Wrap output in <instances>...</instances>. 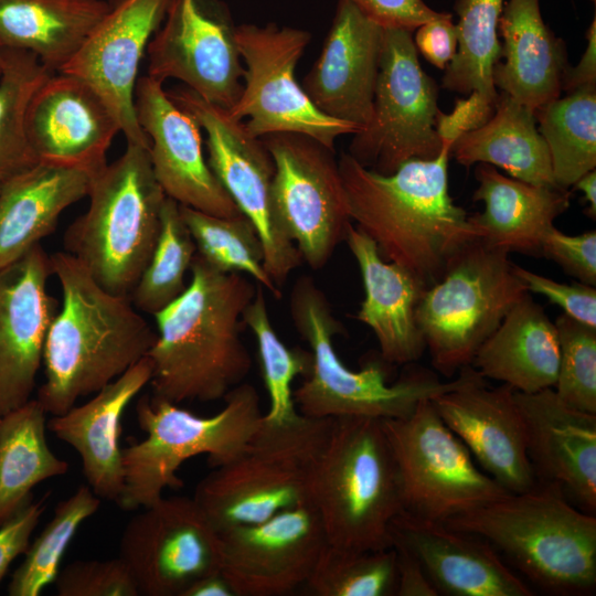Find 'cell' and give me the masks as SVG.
Instances as JSON below:
<instances>
[{
	"instance_id": "1",
	"label": "cell",
	"mask_w": 596,
	"mask_h": 596,
	"mask_svg": "<svg viewBox=\"0 0 596 596\" xmlns=\"http://www.w3.org/2000/svg\"><path fill=\"white\" fill-rule=\"evenodd\" d=\"M451 145L434 159H411L382 174L349 153L338 159L351 220L381 256L409 270L427 288L453 255L477 237L470 215L448 192Z\"/></svg>"
},
{
	"instance_id": "2",
	"label": "cell",
	"mask_w": 596,
	"mask_h": 596,
	"mask_svg": "<svg viewBox=\"0 0 596 596\" xmlns=\"http://www.w3.org/2000/svg\"><path fill=\"white\" fill-rule=\"evenodd\" d=\"M190 270L185 290L153 315L157 338L147 353L152 395L174 404L224 398L252 368L241 331L257 284L215 269L198 253Z\"/></svg>"
},
{
	"instance_id": "3",
	"label": "cell",
	"mask_w": 596,
	"mask_h": 596,
	"mask_svg": "<svg viewBox=\"0 0 596 596\" xmlns=\"http://www.w3.org/2000/svg\"><path fill=\"white\" fill-rule=\"evenodd\" d=\"M50 258L62 302L45 339L36 400L60 415L147 356L157 332L129 296L103 288L74 256L64 251Z\"/></svg>"
},
{
	"instance_id": "4",
	"label": "cell",
	"mask_w": 596,
	"mask_h": 596,
	"mask_svg": "<svg viewBox=\"0 0 596 596\" xmlns=\"http://www.w3.org/2000/svg\"><path fill=\"white\" fill-rule=\"evenodd\" d=\"M288 307L294 327L308 343L312 355L309 372L294 391L297 411L304 416L403 418L421 401L433 400L460 386L473 372L468 365L459 371L458 377L441 381L435 372L415 368L389 383V363L381 356L368 361L356 371L341 361L333 338L343 332V326L312 277L304 275L295 281Z\"/></svg>"
},
{
	"instance_id": "5",
	"label": "cell",
	"mask_w": 596,
	"mask_h": 596,
	"mask_svg": "<svg viewBox=\"0 0 596 596\" xmlns=\"http://www.w3.org/2000/svg\"><path fill=\"white\" fill-rule=\"evenodd\" d=\"M444 523L487 540L546 592L595 589L596 518L571 504L555 485L538 482Z\"/></svg>"
},
{
	"instance_id": "6",
	"label": "cell",
	"mask_w": 596,
	"mask_h": 596,
	"mask_svg": "<svg viewBox=\"0 0 596 596\" xmlns=\"http://www.w3.org/2000/svg\"><path fill=\"white\" fill-rule=\"evenodd\" d=\"M307 502L318 512L329 544L358 551L392 547L391 524L404 503L382 419H332L310 475Z\"/></svg>"
},
{
	"instance_id": "7",
	"label": "cell",
	"mask_w": 596,
	"mask_h": 596,
	"mask_svg": "<svg viewBox=\"0 0 596 596\" xmlns=\"http://www.w3.org/2000/svg\"><path fill=\"white\" fill-rule=\"evenodd\" d=\"M87 196V211L64 233V249L103 288L129 296L155 249L167 198L149 148L127 143L117 160L92 174Z\"/></svg>"
},
{
	"instance_id": "8",
	"label": "cell",
	"mask_w": 596,
	"mask_h": 596,
	"mask_svg": "<svg viewBox=\"0 0 596 596\" xmlns=\"http://www.w3.org/2000/svg\"><path fill=\"white\" fill-rule=\"evenodd\" d=\"M332 419L300 413L284 422L262 416L242 450L196 485L193 499L217 533L307 502L310 475Z\"/></svg>"
},
{
	"instance_id": "9",
	"label": "cell",
	"mask_w": 596,
	"mask_h": 596,
	"mask_svg": "<svg viewBox=\"0 0 596 596\" xmlns=\"http://www.w3.org/2000/svg\"><path fill=\"white\" fill-rule=\"evenodd\" d=\"M223 408L199 416L178 404L142 396L137 419L146 437L123 448L124 487L117 504L127 511L147 507L167 489H179L181 465L205 455L212 468L232 460L258 426L263 413L259 394L241 383L223 398Z\"/></svg>"
},
{
	"instance_id": "10",
	"label": "cell",
	"mask_w": 596,
	"mask_h": 596,
	"mask_svg": "<svg viewBox=\"0 0 596 596\" xmlns=\"http://www.w3.org/2000/svg\"><path fill=\"white\" fill-rule=\"evenodd\" d=\"M526 294L509 253L479 237L466 243L423 290L416 308L435 370L451 377L471 365L480 345Z\"/></svg>"
},
{
	"instance_id": "11",
	"label": "cell",
	"mask_w": 596,
	"mask_h": 596,
	"mask_svg": "<svg viewBox=\"0 0 596 596\" xmlns=\"http://www.w3.org/2000/svg\"><path fill=\"white\" fill-rule=\"evenodd\" d=\"M402 487L404 511L446 522L508 493L479 468L432 400L403 418L382 419Z\"/></svg>"
},
{
	"instance_id": "12",
	"label": "cell",
	"mask_w": 596,
	"mask_h": 596,
	"mask_svg": "<svg viewBox=\"0 0 596 596\" xmlns=\"http://www.w3.org/2000/svg\"><path fill=\"white\" fill-rule=\"evenodd\" d=\"M234 39L245 64L244 83L227 113L243 121L253 137L301 134L334 150L339 136L359 131L356 126L319 111L296 81V65L311 40L308 31L244 23L234 26Z\"/></svg>"
},
{
	"instance_id": "13",
	"label": "cell",
	"mask_w": 596,
	"mask_h": 596,
	"mask_svg": "<svg viewBox=\"0 0 596 596\" xmlns=\"http://www.w3.org/2000/svg\"><path fill=\"white\" fill-rule=\"evenodd\" d=\"M413 33L384 28L373 116L349 147L360 164L382 174L411 159H434L443 149L438 88L421 67Z\"/></svg>"
},
{
	"instance_id": "14",
	"label": "cell",
	"mask_w": 596,
	"mask_h": 596,
	"mask_svg": "<svg viewBox=\"0 0 596 596\" xmlns=\"http://www.w3.org/2000/svg\"><path fill=\"white\" fill-rule=\"evenodd\" d=\"M273 157L274 216L312 269L327 265L345 240L351 215L334 150L294 132L260 138Z\"/></svg>"
},
{
	"instance_id": "15",
	"label": "cell",
	"mask_w": 596,
	"mask_h": 596,
	"mask_svg": "<svg viewBox=\"0 0 596 596\" xmlns=\"http://www.w3.org/2000/svg\"><path fill=\"white\" fill-rule=\"evenodd\" d=\"M194 116L205 132L209 166L238 210L255 226L264 249L265 268L277 285L302 263L291 238L274 216L270 187L275 173L272 155L260 138L253 137L243 121L189 88L168 93Z\"/></svg>"
},
{
	"instance_id": "16",
	"label": "cell",
	"mask_w": 596,
	"mask_h": 596,
	"mask_svg": "<svg viewBox=\"0 0 596 596\" xmlns=\"http://www.w3.org/2000/svg\"><path fill=\"white\" fill-rule=\"evenodd\" d=\"M118 557L139 595L182 596L199 578L221 572V539L193 497L162 496L128 521Z\"/></svg>"
},
{
	"instance_id": "17",
	"label": "cell",
	"mask_w": 596,
	"mask_h": 596,
	"mask_svg": "<svg viewBox=\"0 0 596 596\" xmlns=\"http://www.w3.org/2000/svg\"><path fill=\"white\" fill-rule=\"evenodd\" d=\"M219 535L221 573L234 596H284L305 586L328 543L309 502Z\"/></svg>"
},
{
	"instance_id": "18",
	"label": "cell",
	"mask_w": 596,
	"mask_h": 596,
	"mask_svg": "<svg viewBox=\"0 0 596 596\" xmlns=\"http://www.w3.org/2000/svg\"><path fill=\"white\" fill-rule=\"evenodd\" d=\"M148 76L179 79L204 100L228 110L243 89L244 67L234 26L203 0H171L150 40Z\"/></svg>"
},
{
	"instance_id": "19",
	"label": "cell",
	"mask_w": 596,
	"mask_h": 596,
	"mask_svg": "<svg viewBox=\"0 0 596 596\" xmlns=\"http://www.w3.org/2000/svg\"><path fill=\"white\" fill-rule=\"evenodd\" d=\"M162 84L145 75L135 88L136 116L157 181L180 205L222 217L242 214L204 157L200 124Z\"/></svg>"
},
{
	"instance_id": "20",
	"label": "cell",
	"mask_w": 596,
	"mask_h": 596,
	"mask_svg": "<svg viewBox=\"0 0 596 596\" xmlns=\"http://www.w3.org/2000/svg\"><path fill=\"white\" fill-rule=\"evenodd\" d=\"M171 0H120L60 71L74 75L105 100L127 143L149 148L135 110L140 62L161 25Z\"/></svg>"
},
{
	"instance_id": "21",
	"label": "cell",
	"mask_w": 596,
	"mask_h": 596,
	"mask_svg": "<svg viewBox=\"0 0 596 596\" xmlns=\"http://www.w3.org/2000/svg\"><path fill=\"white\" fill-rule=\"evenodd\" d=\"M50 255L35 245L0 268V414L31 400L60 305L47 291Z\"/></svg>"
},
{
	"instance_id": "22",
	"label": "cell",
	"mask_w": 596,
	"mask_h": 596,
	"mask_svg": "<svg viewBox=\"0 0 596 596\" xmlns=\"http://www.w3.org/2000/svg\"><path fill=\"white\" fill-rule=\"evenodd\" d=\"M432 401L481 469L507 491L520 493L538 483L526 451L524 421L512 387L489 386L473 369L464 384Z\"/></svg>"
},
{
	"instance_id": "23",
	"label": "cell",
	"mask_w": 596,
	"mask_h": 596,
	"mask_svg": "<svg viewBox=\"0 0 596 596\" xmlns=\"http://www.w3.org/2000/svg\"><path fill=\"white\" fill-rule=\"evenodd\" d=\"M25 129L39 162L94 173L119 124L97 92L83 79L53 73L35 92L26 111Z\"/></svg>"
},
{
	"instance_id": "24",
	"label": "cell",
	"mask_w": 596,
	"mask_h": 596,
	"mask_svg": "<svg viewBox=\"0 0 596 596\" xmlns=\"http://www.w3.org/2000/svg\"><path fill=\"white\" fill-rule=\"evenodd\" d=\"M384 28L338 0L322 50L301 87L328 117L364 129L373 116Z\"/></svg>"
},
{
	"instance_id": "25",
	"label": "cell",
	"mask_w": 596,
	"mask_h": 596,
	"mask_svg": "<svg viewBox=\"0 0 596 596\" xmlns=\"http://www.w3.org/2000/svg\"><path fill=\"white\" fill-rule=\"evenodd\" d=\"M526 430V451L538 482L571 494L583 511L596 512V414L565 404L553 387L514 390Z\"/></svg>"
},
{
	"instance_id": "26",
	"label": "cell",
	"mask_w": 596,
	"mask_h": 596,
	"mask_svg": "<svg viewBox=\"0 0 596 596\" xmlns=\"http://www.w3.org/2000/svg\"><path fill=\"white\" fill-rule=\"evenodd\" d=\"M392 546L408 550L439 595L531 596L487 540L406 511L391 524Z\"/></svg>"
},
{
	"instance_id": "27",
	"label": "cell",
	"mask_w": 596,
	"mask_h": 596,
	"mask_svg": "<svg viewBox=\"0 0 596 596\" xmlns=\"http://www.w3.org/2000/svg\"><path fill=\"white\" fill-rule=\"evenodd\" d=\"M151 375V361L145 356L86 403L47 422L53 435L76 450L87 485L100 499L117 502L123 491L121 418Z\"/></svg>"
},
{
	"instance_id": "28",
	"label": "cell",
	"mask_w": 596,
	"mask_h": 596,
	"mask_svg": "<svg viewBox=\"0 0 596 596\" xmlns=\"http://www.w3.org/2000/svg\"><path fill=\"white\" fill-rule=\"evenodd\" d=\"M504 0H456L457 50L445 67L441 86L466 99H457L450 114L438 110L437 132L453 145L464 132L487 123L499 98L493 70L501 57L498 23Z\"/></svg>"
},
{
	"instance_id": "29",
	"label": "cell",
	"mask_w": 596,
	"mask_h": 596,
	"mask_svg": "<svg viewBox=\"0 0 596 596\" xmlns=\"http://www.w3.org/2000/svg\"><path fill=\"white\" fill-rule=\"evenodd\" d=\"M344 241L359 266L364 288L355 318L373 331L385 362H416L426 350L416 320L425 286L403 266L385 260L373 240L356 226H349Z\"/></svg>"
},
{
	"instance_id": "30",
	"label": "cell",
	"mask_w": 596,
	"mask_h": 596,
	"mask_svg": "<svg viewBox=\"0 0 596 596\" xmlns=\"http://www.w3.org/2000/svg\"><path fill=\"white\" fill-rule=\"evenodd\" d=\"M498 34L504 62L494 66L496 88L533 113L558 98L568 66L566 45L544 22L540 0H508Z\"/></svg>"
},
{
	"instance_id": "31",
	"label": "cell",
	"mask_w": 596,
	"mask_h": 596,
	"mask_svg": "<svg viewBox=\"0 0 596 596\" xmlns=\"http://www.w3.org/2000/svg\"><path fill=\"white\" fill-rule=\"evenodd\" d=\"M475 177L472 199L485 204L470 215L477 237L507 253L541 255L543 236L570 206V192L505 177L488 163H478Z\"/></svg>"
},
{
	"instance_id": "32",
	"label": "cell",
	"mask_w": 596,
	"mask_h": 596,
	"mask_svg": "<svg viewBox=\"0 0 596 596\" xmlns=\"http://www.w3.org/2000/svg\"><path fill=\"white\" fill-rule=\"evenodd\" d=\"M92 173L38 162L0 183V268L50 235L61 214L87 196Z\"/></svg>"
},
{
	"instance_id": "33",
	"label": "cell",
	"mask_w": 596,
	"mask_h": 596,
	"mask_svg": "<svg viewBox=\"0 0 596 596\" xmlns=\"http://www.w3.org/2000/svg\"><path fill=\"white\" fill-rule=\"evenodd\" d=\"M558 363L556 326L528 292L480 345L471 366L485 379L534 393L554 387Z\"/></svg>"
},
{
	"instance_id": "34",
	"label": "cell",
	"mask_w": 596,
	"mask_h": 596,
	"mask_svg": "<svg viewBox=\"0 0 596 596\" xmlns=\"http://www.w3.org/2000/svg\"><path fill=\"white\" fill-rule=\"evenodd\" d=\"M110 6L104 0H0V41L60 72Z\"/></svg>"
},
{
	"instance_id": "35",
	"label": "cell",
	"mask_w": 596,
	"mask_h": 596,
	"mask_svg": "<svg viewBox=\"0 0 596 596\" xmlns=\"http://www.w3.org/2000/svg\"><path fill=\"white\" fill-rule=\"evenodd\" d=\"M450 155L466 168L488 163L500 167L517 180L560 188L534 113L502 92L491 118L461 134L451 145Z\"/></svg>"
},
{
	"instance_id": "36",
	"label": "cell",
	"mask_w": 596,
	"mask_h": 596,
	"mask_svg": "<svg viewBox=\"0 0 596 596\" xmlns=\"http://www.w3.org/2000/svg\"><path fill=\"white\" fill-rule=\"evenodd\" d=\"M46 412L36 398L4 414L0 424V525L29 503L40 482L63 476L68 464L50 448Z\"/></svg>"
},
{
	"instance_id": "37",
	"label": "cell",
	"mask_w": 596,
	"mask_h": 596,
	"mask_svg": "<svg viewBox=\"0 0 596 596\" xmlns=\"http://www.w3.org/2000/svg\"><path fill=\"white\" fill-rule=\"evenodd\" d=\"M554 180L567 190L596 168V86L567 93L534 111Z\"/></svg>"
},
{
	"instance_id": "38",
	"label": "cell",
	"mask_w": 596,
	"mask_h": 596,
	"mask_svg": "<svg viewBox=\"0 0 596 596\" xmlns=\"http://www.w3.org/2000/svg\"><path fill=\"white\" fill-rule=\"evenodd\" d=\"M32 53L4 47L0 74V181L38 163L25 117L38 88L53 74Z\"/></svg>"
},
{
	"instance_id": "39",
	"label": "cell",
	"mask_w": 596,
	"mask_h": 596,
	"mask_svg": "<svg viewBox=\"0 0 596 596\" xmlns=\"http://www.w3.org/2000/svg\"><path fill=\"white\" fill-rule=\"evenodd\" d=\"M180 213L206 263L222 273H245L276 299L283 297L265 268L258 233L245 215L222 217L184 205Z\"/></svg>"
},
{
	"instance_id": "40",
	"label": "cell",
	"mask_w": 596,
	"mask_h": 596,
	"mask_svg": "<svg viewBox=\"0 0 596 596\" xmlns=\"http://www.w3.org/2000/svg\"><path fill=\"white\" fill-rule=\"evenodd\" d=\"M195 254L196 246L181 216L180 204L167 196L155 249L129 295L135 308L153 316L174 301L187 288L185 274Z\"/></svg>"
},
{
	"instance_id": "41",
	"label": "cell",
	"mask_w": 596,
	"mask_h": 596,
	"mask_svg": "<svg viewBox=\"0 0 596 596\" xmlns=\"http://www.w3.org/2000/svg\"><path fill=\"white\" fill-rule=\"evenodd\" d=\"M99 505L100 498L89 486L78 487L70 497L60 501L50 522L29 544L23 562L11 578L9 595L38 596L47 585L53 584L70 543Z\"/></svg>"
},
{
	"instance_id": "42",
	"label": "cell",
	"mask_w": 596,
	"mask_h": 596,
	"mask_svg": "<svg viewBox=\"0 0 596 596\" xmlns=\"http://www.w3.org/2000/svg\"><path fill=\"white\" fill-rule=\"evenodd\" d=\"M257 341L263 379L269 397L268 411L264 418L284 422L296 417L292 383L310 370L312 355L301 348H288L277 336L267 310L264 288L257 284L255 297L242 316Z\"/></svg>"
},
{
	"instance_id": "43",
	"label": "cell",
	"mask_w": 596,
	"mask_h": 596,
	"mask_svg": "<svg viewBox=\"0 0 596 596\" xmlns=\"http://www.w3.org/2000/svg\"><path fill=\"white\" fill-rule=\"evenodd\" d=\"M396 582L393 547L358 551L327 543L305 587L316 596H392Z\"/></svg>"
},
{
	"instance_id": "44",
	"label": "cell",
	"mask_w": 596,
	"mask_h": 596,
	"mask_svg": "<svg viewBox=\"0 0 596 596\" xmlns=\"http://www.w3.org/2000/svg\"><path fill=\"white\" fill-rule=\"evenodd\" d=\"M560 363L554 391L568 406L596 414V328L565 313L555 320Z\"/></svg>"
},
{
	"instance_id": "45",
	"label": "cell",
	"mask_w": 596,
	"mask_h": 596,
	"mask_svg": "<svg viewBox=\"0 0 596 596\" xmlns=\"http://www.w3.org/2000/svg\"><path fill=\"white\" fill-rule=\"evenodd\" d=\"M58 596H138L134 578L119 558L75 561L54 581Z\"/></svg>"
},
{
	"instance_id": "46",
	"label": "cell",
	"mask_w": 596,
	"mask_h": 596,
	"mask_svg": "<svg viewBox=\"0 0 596 596\" xmlns=\"http://www.w3.org/2000/svg\"><path fill=\"white\" fill-rule=\"evenodd\" d=\"M541 255L554 260L579 283L596 285V231L568 235L554 225L542 240Z\"/></svg>"
},
{
	"instance_id": "47",
	"label": "cell",
	"mask_w": 596,
	"mask_h": 596,
	"mask_svg": "<svg viewBox=\"0 0 596 596\" xmlns=\"http://www.w3.org/2000/svg\"><path fill=\"white\" fill-rule=\"evenodd\" d=\"M514 272L528 292L545 296L572 319L596 328V289L585 284H562L514 265Z\"/></svg>"
},
{
	"instance_id": "48",
	"label": "cell",
	"mask_w": 596,
	"mask_h": 596,
	"mask_svg": "<svg viewBox=\"0 0 596 596\" xmlns=\"http://www.w3.org/2000/svg\"><path fill=\"white\" fill-rule=\"evenodd\" d=\"M364 15L382 28L414 32L419 25L441 15L423 0H350Z\"/></svg>"
},
{
	"instance_id": "49",
	"label": "cell",
	"mask_w": 596,
	"mask_h": 596,
	"mask_svg": "<svg viewBox=\"0 0 596 596\" xmlns=\"http://www.w3.org/2000/svg\"><path fill=\"white\" fill-rule=\"evenodd\" d=\"M42 501L26 503L10 520L0 525V584L10 564L24 554L43 514Z\"/></svg>"
},
{
	"instance_id": "50",
	"label": "cell",
	"mask_w": 596,
	"mask_h": 596,
	"mask_svg": "<svg viewBox=\"0 0 596 596\" xmlns=\"http://www.w3.org/2000/svg\"><path fill=\"white\" fill-rule=\"evenodd\" d=\"M413 33L417 51L434 66L445 70L457 50V28L453 14L443 12L440 17L419 25Z\"/></svg>"
},
{
	"instance_id": "51",
	"label": "cell",
	"mask_w": 596,
	"mask_h": 596,
	"mask_svg": "<svg viewBox=\"0 0 596 596\" xmlns=\"http://www.w3.org/2000/svg\"><path fill=\"white\" fill-rule=\"evenodd\" d=\"M396 553V596H438L421 562L405 547L392 546Z\"/></svg>"
},
{
	"instance_id": "52",
	"label": "cell",
	"mask_w": 596,
	"mask_h": 596,
	"mask_svg": "<svg viewBox=\"0 0 596 596\" xmlns=\"http://www.w3.org/2000/svg\"><path fill=\"white\" fill-rule=\"evenodd\" d=\"M587 47L575 67L570 65L564 72L562 91L571 93L582 87L596 86V18L586 32Z\"/></svg>"
},
{
	"instance_id": "53",
	"label": "cell",
	"mask_w": 596,
	"mask_h": 596,
	"mask_svg": "<svg viewBox=\"0 0 596 596\" xmlns=\"http://www.w3.org/2000/svg\"><path fill=\"white\" fill-rule=\"evenodd\" d=\"M182 596H234L221 572L203 576L190 585Z\"/></svg>"
},
{
	"instance_id": "54",
	"label": "cell",
	"mask_w": 596,
	"mask_h": 596,
	"mask_svg": "<svg viewBox=\"0 0 596 596\" xmlns=\"http://www.w3.org/2000/svg\"><path fill=\"white\" fill-rule=\"evenodd\" d=\"M575 189L584 193V200L587 203L586 214L596 219V171L595 169L581 177L574 185Z\"/></svg>"
},
{
	"instance_id": "55",
	"label": "cell",
	"mask_w": 596,
	"mask_h": 596,
	"mask_svg": "<svg viewBox=\"0 0 596 596\" xmlns=\"http://www.w3.org/2000/svg\"><path fill=\"white\" fill-rule=\"evenodd\" d=\"M3 51H4V46L2 45V43L0 41V74H1V70H2Z\"/></svg>"
},
{
	"instance_id": "56",
	"label": "cell",
	"mask_w": 596,
	"mask_h": 596,
	"mask_svg": "<svg viewBox=\"0 0 596 596\" xmlns=\"http://www.w3.org/2000/svg\"><path fill=\"white\" fill-rule=\"evenodd\" d=\"M2 415L0 414V424H1Z\"/></svg>"
},
{
	"instance_id": "57",
	"label": "cell",
	"mask_w": 596,
	"mask_h": 596,
	"mask_svg": "<svg viewBox=\"0 0 596 596\" xmlns=\"http://www.w3.org/2000/svg\"><path fill=\"white\" fill-rule=\"evenodd\" d=\"M0 183H1V181H0Z\"/></svg>"
}]
</instances>
